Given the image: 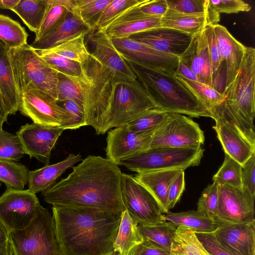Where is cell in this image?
Wrapping results in <instances>:
<instances>
[{
    "mask_svg": "<svg viewBox=\"0 0 255 255\" xmlns=\"http://www.w3.org/2000/svg\"><path fill=\"white\" fill-rule=\"evenodd\" d=\"M122 172L106 158L89 155L68 176L42 192L52 205L96 208L121 215L125 210L121 195Z\"/></svg>",
    "mask_w": 255,
    "mask_h": 255,
    "instance_id": "6da1fadb",
    "label": "cell"
},
{
    "mask_svg": "<svg viewBox=\"0 0 255 255\" xmlns=\"http://www.w3.org/2000/svg\"><path fill=\"white\" fill-rule=\"evenodd\" d=\"M52 209L61 255H117L114 246L121 215L86 207Z\"/></svg>",
    "mask_w": 255,
    "mask_h": 255,
    "instance_id": "7a4b0ae2",
    "label": "cell"
},
{
    "mask_svg": "<svg viewBox=\"0 0 255 255\" xmlns=\"http://www.w3.org/2000/svg\"><path fill=\"white\" fill-rule=\"evenodd\" d=\"M122 56L156 108L167 113L213 118L203 103L174 74Z\"/></svg>",
    "mask_w": 255,
    "mask_h": 255,
    "instance_id": "3957f363",
    "label": "cell"
},
{
    "mask_svg": "<svg viewBox=\"0 0 255 255\" xmlns=\"http://www.w3.org/2000/svg\"><path fill=\"white\" fill-rule=\"evenodd\" d=\"M81 65V74L73 77L83 93L87 126H91L97 134H100L109 111L117 80L91 55Z\"/></svg>",
    "mask_w": 255,
    "mask_h": 255,
    "instance_id": "277c9868",
    "label": "cell"
},
{
    "mask_svg": "<svg viewBox=\"0 0 255 255\" xmlns=\"http://www.w3.org/2000/svg\"><path fill=\"white\" fill-rule=\"evenodd\" d=\"M8 55L19 97L28 89H36L57 101L58 72L40 58L30 45L8 48Z\"/></svg>",
    "mask_w": 255,
    "mask_h": 255,
    "instance_id": "5b68a950",
    "label": "cell"
},
{
    "mask_svg": "<svg viewBox=\"0 0 255 255\" xmlns=\"http://www.w3.org/2000/svg\"><path fill=\"white\" fill-rule=\"evenodd\" d=\"M217 133L225 154L242 166L255 153V130L248 127L238 117L225 98L210 110Z\"/></svg>",
    "mask_w": 255,
    "mask_h": 255,
    "instance_id": "8992f818",
    "label": "cell"
},
{
    "mask_svg": "<svg viewBox=\"0 0 255 255\" xmlns=\"http://www.w3.org/2000/svg\"><path fill=\"white\" fill-rule=\"evenodd\" d=\"M13 255H61L52 216L40 206L26 228L9 233Z\"/></svg>",
    "mask_w": 255,
    "mask_h": 255,
    "instance_id": "52a82bcc",
    "label": "cell"
},
{
    "mask_svg": "<svg viewBox=\"0 0 255 255\" xmlns=\"http://www.w3.org/2000/svg\"><path fill=\"white\" fill-rule=\"evenodd\" d=\"M204 150L201 147L149 148L120 161L128 169L137 173L180 169L198 165Z\"/></svg>",
    "mask_w": 255,
    "mask_h": 255,
    "instance_id": "ba28073f",
    "label": "cell"
},
{
    "mask_svg": "<svg viewBox=\"0 0 255 255\" xmlns=\"http://www.w3.org/2000/svg\"><path fill=\"white\" fill-rule=\"evenodd\" d=\"M156 108L144 88L134 82L116 80L109 111L102 134L126 124L144 112Z\"/></svg>",
    "mask_w": 255,
    "mask_h": 255,
    "instance_id": "9c48e42d",
    "label": "cell"
},
{
    "mask_svg": "<svg viewBox=\"0 0 255 255\" xmlns=\"http://www.w3.org/2000/svg\"><path fill=\"white\" fill-rule=\"evenodd\" d=\"M255 49L247 47L238 74L225 90L224 95L239 118L253 129H255Z\"/></svg>",
    "mask_w": 255,
    "mask_h": 255,
    "instance_id": "30bf717a",
    "label": "cell"
},
{
    "mask_svg": "<svg viewBox=\"0 0 255 255\" xmlns=\"http://www.w3.org/2000/svg\"><path fill=\"white\" fill-rule=\"evenodd\" d=\"M121 195L125 210L138 225H151L165 221L157 201L133 176L122 173Z\"/></svg>",
    "mask_w": 255,
    "mask_h": 255,
    "instance_id": "8fae6325",
    "label": "cell"
},
{
    "mask_svg": "<svg viewBox=\"0 0 255 255\" xmlns=\"http://www.w3.org/2000/svg\"><path fill=\"white\" fill-rule=\"evenodd\" d=\"M204 141V132L197 123L183 115L168 113L164 121L155 130L149 148H197Z\"/></svg>",
    "mask_w": 255,
    "mask_h": 255,
    "instance_id": "7c38bea8",
    "label": "cell"
},
{
    "mask_svg": "<svg viewBox=\"0 0 255 255\" xmlns=\"http://www.w3.org/2000/svg\"><path fill=\"white\" fill-rule=\"evenodd\" d=\"M18 111L33 123L68 129L71 115L52 97L36 89H29L20 96Z\"/></svg>",
    "mask_w": 255,
    "mask_h": 255,
    "instance_id": "4fadbf2b",
    "label": "cell"
},
{
    "mask_svg": "<svg viewBox=\"0 0 255 255\" xmlns=\"http://www.w3.org/2000/svg\"><path fill=\"white\" fill-rule=\"evenodd\" d=\"M41 205L28 189L7 190L0 196V220L9 232L23 229L36 217Z\"/></svg>",
    "mask_w": 255,
    "mask_h": 255,
    "instance_id": "5bb4252c",
    "label": "cell"
},
{
    "mask_svg": "<svg viewBox=\"0 0 255 255\" xmlns=\"http://www.w3.org/2000/svg\"><path fill=\"white\" fill-rule=\"evenodd\" d=\"M255 199L242 189L219 184L218 206L215 222L225 224L255 222Z\"/></svg>",
    "mask_w": 255,
    "mask_h": 255,
    "instance_id": "9a60e30c",
    "label": "cell"
},
{
    "mask_svg": "<svg viewBox=\"0 0 255 255\" xmlns=\"http://www.w3.org/2000/svg\"><path fill=\"white\" fill-rule=\"evenodd\" d=\"M88 40L93 47L90 55L108 71L117 80L134 82V73L119 54L112 42V37L103 29L89 32Z\"/></svg>",
    "mask_w": 255,
    "mask_h": 255,
    "instance_id": "2e32d148",
    "label": "cell"
},
{
    "mask_svg": "<svg viewBox=\"0 0 255 255\" xmlns=\"http://www.w3.org/2000/svg\"><path fill=\"white\" fill-rule=\"evenodd\" d=\"M64 129L33 123L21 126L16 134L25 154L45 165L50 163L51 153Z\"/></svg>",
    "mask_w": 255,
    "mask_h": 255,
    "instance_id": "e0dca14e",
    "label": "cell"
},
{
    "mask_svg": "<svg viewBox=\"0 0 255 255\" xmlns=\"http://www.w3.org/2000/svg\"><path fill=\"white\" fill-rule=\"evenodd\" d=\"M155 130L135 132L130 130L127 124L110 130L107 137L106 158L119 165L120 161L148 149Z\"/></svg>",
    "mask_w": 255,
    "mask_h": 255,
    "instance_id": "ac0fdd59",
    "label": "cell"
},
{
    "mask_svg": "<svg viewBox=\"0 0 255 255\" xmlns=\"http://www.w3.org/2000/svg\"><path fill=\"white\" fill-rule=\"evenodd\" d=\"M119 54L143 65L174 74L179 57L158 51L129 38H112Z\"/></svg>",
    "mask_w": 255,
    "mask_h": 255,
    "instance_id": "d6986e66",
    "label": "cell"
},
{
    "mask_svg": "<svg viewBox=\"0 0 255 255\" xmlns=\"http://www.w3.org/2000/svg\"><path fill=\"white\" fill-rule=\"evenodd\" d=\"M192 36L179 30L160 27L130 36L129 38L152 48L179 57L187 49Z\"/></svg>",
    "mask_w": 255,
    "mask_h": 255,
    "instance_id": "ffe728a7",
    "label": "cell"
},
{
    "mask_svg": "<svg viewBox=\"0 0 255 255\" xmlns=\"http://www.w3.org/2000/svg\"><path fill=\"white\" fill-rule=\"evenodd\" d=\"M213 232L217 241L234 255H255V222L222 225Z\"/></svg>",
    "mask_w": 255,
    "mask_h": 255,
    "instance_id": "44dd1931",
    "label": "cell"
},
{
    "mask_svg": "<svg viewBox=\"0 0 255 255\" xmlns=\"http://www.w3.org/2000/svg\"><path fill=\"white\" fill-rule=\"evenodd\" d=\"M213 28L220 53L226 67L225 90L238 74L247 47L236 39L225 27L218 23L214 25Z\"/></svg>",
    "mask_w": 255,
    "mask_h": 255,
    "instance_id": "7402d4cb",
    "label": "cell"
},
{
    "mask_svg": "<svg viewBox=\"0 0 255 255\" xmlns=\"http://www.w3.org/2000/svg\"><path fill=\"white\" fill-rule=\"evenodd\" d=\"M179 60L197 75L199 82L213 87L211 64L204 29L193 35Z\"/></svg>",
    "mask_w": 255,
    "mask_h": 255,
    "instance_id": "603a6c76",
    "label": "cell"
},
{
    "mask_svg": "<svg viewBox=\"0 0 255 255\" xmlns=\"http://www.w3.org/2000/svg\"><path fill=\"white\" fill-rule=\"evenodd\" d=\"M82 160L80 154L70 153L66 159L59 162L29 171L28 189L35 194L47 190L55 184L56 180L68 168Z\"/></svg>",
    "mask_w": 255,
    "mask_h": 255,
    "instance_id": "cb8c5ba5",
    "label": "cell"
},
{
    "mask_svg": "<svg viewBox=\"0 0 255 255\" xmlns=\"http://www.w3.org/2000/svg\"><path fill=\"white\" fill-rule=\"evenodd\" d=\"M85 31H91L78 16L70 11L63 21L30 45L36 49H49Z\"/></svg>",
    "mask_w": 255,
    "mask_h": 255,
    "instance_id": "d4e9b609",
    "label": "cell"
},
{
    "mask_svg": "<svg viewBox=\"0 0 255 255\" xmlns=\"http://www.w3.org/2000/svg\"><path fill=\"white\" fill-rule=\"evenodd\" d=\"M184 170L180 169L151 171L137 173L133 177L154 196L163 214L167 213V202L169 187L176 177Z\"/></svg>",
    "mask_w": 255,
    "mask_h": 255,
    "instance_id": "484cf974",
    "label": "cell"
},
{
    "mask_svg": "<svg viewBox=\"0 0 255 255\" xmlns=\"http://www.w3.org/2000/svg\"><path fill=\"white\" fill-rule=\"evenodd\" d=\"M220 14L214 10L203 14H184L166 12L161 17V26L176 29L193 36L208 25H215L220 21Z\"/></svg>",
    "mask_w": 255,
    "mask_h": 255,
    "instance_id": "4316f807",
    "label": "cell"
},
{
    "mask_svg": "<svg viewBox=\"0 0 255 255\" xmlns=\"http://www.w3.org/2000/svg\"><path fill=\"white\" fill-rule=\"evenodd\" d=\"M8 48L0 40V92L9 115L18 111L19 95L8 55Z\"/></svg>",
    "mask_w": 255,
    "mask_h": 255,
    "instance_id": "83f0119b",
    "label": "cell"
},
{
    "mask_svg": "<svg viewBox=\"0 0 255 255\" xmlns=\"http://www.w3.org/2000/svg\"><path fill=\"white\" fill-rule=\"evenodd\" d=\"M138 224L126 210L121 214L118 234L114 243L117 255H131L134 249L143 240Z\"/></svg>",
    "mask_w": 255,
    "mask_h": 255,
    "instance_id": "f1b7e54d",
    "label": "cell"
},
{
    "mask_svg": "<svg viewBox=\"0 0 255 255\" xmlns=\"http://www.w3.org/2000/svg\"><path fill=\"white\" fill-rule=\"evenodd\" d=\"M165 221L170 222L177 228L181 227L188 228L198 233H211L218 228L217 224L198 212L197 210H190L178 213L168 211L163 214Z\"/></svg>",
    "mask_w": 255,
    "mask_h": 255,
    "instance_id": "f546056e",
    "label": "cell"
},
{
    "mask_svg": "<svg viewBox=\"0 0 255 255\" xmlns=\"http://www.w3.org/2000/svg\"><path fill=\"white\" fill-rule=\"evenodd\" d=\"M210 57L213 88L224 95L226 82V67L221 58L213 25L204 27Z\"/></svg>",
    "mask_w": 255,
    "mask_h": 255,
    "instance_id": "4dcf8cb0",
    "label": "cell"
},
{
    "mask_svg": "<svg viewBox=\"0 0 255 255\" xmlns=\"http://www.w3.org/2000/svg\"><path fill=\"white\" fill-rule=\"evenodd\" d=\"M170 255H210L197 238L188 228L178 227L173 237Z\"/></svg>",
    "mask_w": 255,
    "mask_h": 255,
    "instance_id": "1f68e13d",
    "label": "cell"
},
{
    "mask_svg": "<svg viewBox=\"0 0 255 255\" xmlns=\"http://www.w3.org/2000/svg\"><path fill=\"white\" fill-rule=\"evenodd\" d=\"M161 16L139 18L110 25L105 30L112 38H128L130 36L160 27Z\"/></svg>",
    "mask_w": 255,
    "mask_h": 255,
    "instance_id": "d6a6232c",
    "label": "cell"
},
{
    "mask_svg": "<svg viewBox=\"0 0 255 255\" xmlns=\"http://www.w3.org/2000/svg\"><path fill=\"white\" fill-rule=\"evenodd\" d=\"M46 7L45 0H20L11 10L36 34L40 27Z\"/></svg>",
    "mask_w": 255,
    "mask_h": 255,
    "instance_id": "836d02e7",
    "label": "cell"
},
{
    "mask_svg": "<svg viewBox=\"0 0 255 255\" xmlns=\"http://www.w3.org/2000/svg\"><path fill=\"white\" fill-rule=\"evenodd\" d=\"M29 170L24 165L0 159V181L7 190H23L28 183Z\"/></svg>",
    "mask_w": 255,
    "mask_h": 255,
    "instance_id": "e575fe53",
    "label": "cell"
},
{
    "mask_svg": "<svg viewBox=\"0 0 255 255\" xmlns=\"http://www.w3.org/2000/svg\"><path fill=\"white\" fill-rule=\"evenodd\" d=\"M112 0H74L71 12L78 16L91 30H96V23Z\"/></svg>",
    "mask_w": 255,
    "mask_h": 255,
    "instance_id": "d590c367",
    "label": "cell"
},
{
    "mask_svg": "<svg viewBox=\"0 0 255 255\" xmlns=\"http://www.w3.org/2000/svg\"><path fill=\"white\" fill-rule=\"evenodd\" d=\"M167 8L166 0H144L141 3L125 11L109 26L136 18L162 16Z\"/></svg>",
    "mask_w": 255,
    "mask_h": 255,
    "instance_id": "8d00e7d4",
    "label": "cell"
},
{
    "mask_svg": "<svg viewBox=\"0 0 255 255\" xmlns=\"http://www.w3.org/2000/svg\"><path fill=\"white\" fill-rule=\"evenodd\" d=\"M89 32H83L49 49L81 65L88 61L90 56L85 43V37Z\"/></svg>",
    "mask_w": 255,
    "mask_h": 255,
    "instance_id": "74e56055",
    "label": "cell"
},
{
    "mask_svg": "<svg viewBox=\"0 0 255 255\" xmlns=\"http://www.w3.org/2000/svg\"><path fill=\"white\" fill-rule=\"evenodd\" d=\"M138 229L143 238H146L162 248L170 250L177 227L173 223L164 221L151 225H138Z\"/></svg>",
    "mask_w": 255,
    "mask_h": 255,
    "instance_id": "f35d334b",
    "label": "cell"
},
{
    "mask_svg": "<svg viewBox=\"0 0 255 255\" xmlns=\"http://www.w3.org/2000/svg\"><path fill=\"white\" fill-rule=\"evenodd\" d=\"M28 36L18 21L0 14V40L8 48H17L27 44Z\"/></svg>",
    "mask_w": 255,
    "mask_h": 255,
    "instance_id": "ab89813d",
    "label": "cell"
},
{
    "mask_svg": "<svg viewBox=\"0 0 255 255\" xmlns=\"http://www.w3.org/2000/svg\"><path fill=\"white\" fill-rule=\"evenodd\" d=\"M34 49L40 58L58 73L74 77L81 74V65L79 63L65 58L49 49Z\"/></svg>",
    "mask_w": 255,
    "mask_h": 255,
    "instance_id": "60d3db41",
    "label": "cell"
},
{
    "mask_svg": "<svg viewBox=\"0 0 255 255\" xmlns=\"http://www.w3.org/2000/svg\"><path fill=\"white\" fill-rule=\"evenodd\" d=\"M175 76L203 103L210 112L224 99V95L209 85L189 80L180 76Z\"/></svg>",
    "mask_w": 255,
    "mask_h": 255,
    "instance_id": "b9f144b4",
    "label": "cell"
},
{
    "mask_svg": "<svg viewBox=\"0 0 255 255\" xmlns=\"http://www.w3.org/2000/svg\"><path fill=\"white\" fill-rule=\"evenodd\" d=\"M242 166L228 155L225 154L223 163L212 180L218 184H228L242 189Z\"/></svg>",
    "mask_w": 255,
    "mask_h": 255,
    "instance_id": "7bdbcfd3",
    "label": "cell"
},
{
    "mask_svg": "<svg viewBox=\"0 0 255 255\" xmlns=\"http://www.w3.org/2000/svg\"><path fill=\"white\" fill-rule=\"evenodd\" d=\"M144 0H112L96 23V30H105L116 19Z\"/></svg>",
    "mask_w": 255,
    "mask_h": 255,
    "instance_id": "ee69618b",
    "label": "cell"
},
{
    "mask_svg": "<svg viewBox=\"0 0 255 255\" xmlns=\"http://www.w3.org/2000/svg\"><path fill=\"white\" fill-rule=\"evenodd\" d=\"M168 113L156 108L149 109L127 125L135 132H145L157 129L164 121Z\"/></svg>",
    "mask_w": 255,
    "mask_h": 255,
    "instance_id": "f6af8a7d",
    "label": "cell"
},
{
    "mask_svg": "<svg viewBox=\"0 0 255 255\" xmlns=\"http://www.w3.org/2000/svg\"><path fill=\"white\" fill-rule=\"evenodd\" d=\"M56 90L57 102L72 100L84 107L82 90L74 77L58 73Z\"/></svg>",
    "mask_w": 255,
    "mask_h": 255,
    "instance_id": "bcb514c9",
    "label": "cell"
},
{
    "mask_svg": "<svg viewBox=\"0 0 255 255\" xmlns=\"http://www.w3.org/2000/svg\"><path fill=\"white\" fill-rule=\"evenodd\" d=\"M25 154L17 135L0 129V159L18 161Z\"/></svg>",
    "mask_w": 255,
    "mask_h": 255,
    "instance_id": "7dc6e473",
    "label": "cell"
},
{
    "mask_svg": "<svg viewBox=\"0 0 255 255\" xmlns=\"http://www.w3.org/2000/svg\"><path fill=\"white\" fill-rule=\"evenodd\" d=\"M47 7L38 32L35 34L33 41H36L57 25L63 21L70 12V11L63 6L51 3L48 0H45Z\"/></svg>",
    "mask_w": 255,
    "mask_h": 255,
    "instance_id": "c3c4849f",
    "label": "cell"
},
{
    "mask_svg": "<svg viewBox=\"0 0 255 255\" xmlns=\"http://www.w3.org/2000/svg\"><path fill=\"white\" fill-rule=\"evenodd\" d=\"M167 12L184 14H203L214 11L209 0H166Z\"/></svg>",
    "mask_w": 255,
    "mask_h": 255,
    "instance_id": "681fc988",
    "label": "cell"
},
{
    "mask_svg": "<svg viewBox=\"0 0 255 255\" xmlns=\"http://www.w3.org/2000/svg\"><path fill=\"white\" fill-rule=\"evenodd\" d=\"M217 182L208 186L202 192L197 203V211L215 222L218 206Z\"/></svg>",
    "mask_w": 255,
    "mask_h": 255,
    "instance_id": "f907efd6",
    "label": "cell"
},
{
    "mask_svg": "<svg viewBox=\"0 0 255 255\" xmlns=\"http://www.w3.org/2000/svg\"><path fill=\"white\" fill-rule=\"evenodd\" d=\"M210 7L218 13H237L249 11L251 6L242 0H209Z\"/></svg>",
    "mask_w": 255,
    "mask_h": 255,
    "instance_id": "816d5d0a",
    "label": "cell"
},
{
    "mask_svg": "<svg viewBox=\"0 0 255 255\" xmlns=\"http://www.w3.org/2000/svg\"><path fill=\"white\" fill-rule=\"evenodd\" d=\"M242 189L253 199L255 197V153L242 166Z\"/></svg>",
    "mask_w": 255,
    "mask_h": 255,
    "instance_id": "f5cc1de1",
    "label": "cell"
},
{
    "mask_svg": "<svg viewBox=\"0 0 255 255\" xmlns=\"http://www.w3.org/2000/svg\"><path fill=\"white\" fill-rule=\"evenodd\" d=\"M71 116L72 121L68 129H75L87 126L84 107L75 101L67 100L58 102Z\"/></svg>",
    "mask_w": 255,
    "mask_h": 255,
    "instance_id": "db71d44e",
    "label": "cell"
},
{
    "mask_svg": "<svg viewBox=\"0 0 255 255\" xmlns=\"http://www.w3.org/2000/svg\"><path fill=\"white\" fill-rule=\"evenodd\" d=\"M195 233L199 241L210 255H234L217 241L214 232Z\"/></svg>",
    "mask_w": 255,
    "mask_h": 255,
    "instance_id": "11a10c76",
    "label": "cell"
},
{
    "mask_svg": "<svg viewBox=\"0 0 255 255\" xmlns=\"http://www.w3.org/2000/svg\"><path fill=\"white\" fill-rule=\"evenodd\" d=\"M184 171L181 172L171 184L167 196V209L169 211L180 200L185 189Z\"/></svg>",
    "mask_w": 255,
    "mask_h": 255,
    "instance_id": "9f6ffc18",
    "label": "cell"
},
{
    "mask_svg": "<svg viewBox=\"0 0 255 255\" xmlns=\"http://www.w3.org/2000/svg\"><path fill=\"white\" fill-rule=\"evenodd\" d=\"M131 255H170V251L143 238V241L134 249Z\"/></svg>",
    "mask_w": 255,
    "mask_h": 255,
    "instance_id": "6f0895ef",
    "label": "cell"
},
{
    "mask_svg": "<svg viewBox=\"0 0 255 255\" xmlns=\"http://www.w3.org/2000/svg\"><path fill=\"white\" fill-rule=\"evenodd\" d=\"M174 74L180 76L189 80L199 82L197 75L188 66L179 60V59L178 66Z\"/></svg>",
    "mask_w": 255,
    "mask_h": 255,
    "instance_id": "680465c9",
    "label": "cell"
},
{
    "mask_svg": "<svg viewBox=\"0 0 255 255\" xmlns=\"http://www.w3.org/2000/svg\"><path fill=\"white\" fill-rule=\"evenodd\" d=\"M10 232L0 220V249L4 248L9 240Z\"/></svg>",
    "mask_w": 255,
    "mask_h": 255,
    "instance_id": "91938a15",
    "label": "cell"
},
{
    "mask_svg": "<svg viewBox=\"0 0 255 255\" xmlns=\"http://www.w3.org/2000/svg\"><path fill=\"white\" fill-rule=\"evenodd\" d=\"M9 115V112L4 103L0 92V129H2L3 125L7 122Z\"/></svg>",
    "mask_w": 255,
    "mask_h": 255,
    "instance_id": "94428289",
    "label": "cell"
},
{
    "mask_svg": "<svg viewBox=\"0 0 255 255\" xmlns=\"http://www.w3.org/2000/svg\"><path fill=\"white\" fill-rule=\"evenodd\" d=\"M20 0H0V8L11 10L19 2Z\"/></svg>",
    "mask_w": 255,
    "mask_h": 255,
    "instance_id": "6125c7cd",
    "label": "cell"
},
{
    "mask_svg": "<svg viewBox=\"0 0 255 255\" xmlns=\"http://www.w3.org/2000/svg\"><path fill=\"white\" fill-rule=\"evenodd\" d=\"M0 255H13L10 240L4 248L0 249Z\"/></svg>",
    "mask_w": 255,
    "mask_h": 255,
    "instance_id": "be15d7a7",
    "label": "cell"
},
{
    "mask_svg": "<svg viewBox=\"0 0 255 255\" xmlns=\"http://www.w3.org/2000/svg\"><path fill=\"white\" fill-rule=\"evenodd\" d=\"M2 183L0 181V188L1 187Z\"/></svg>",
    "mask_w": 255,
    "mask_h": 255,
    "instance_id": "e7e4bbea",
    "label": "cell"
}]
</instances>
